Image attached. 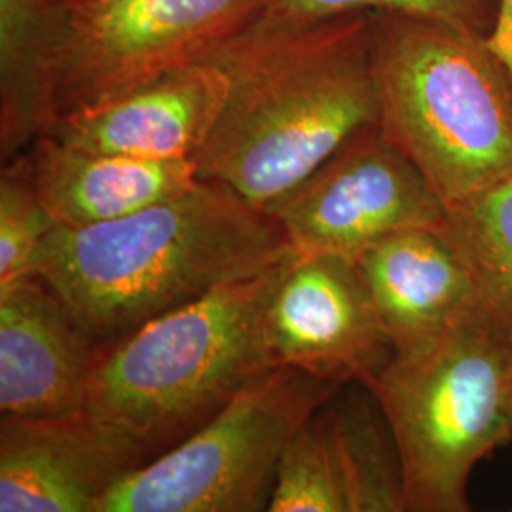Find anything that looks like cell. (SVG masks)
Masks as SVG:
<instances>
[{
  "instance_id": "3957f363",
  "label": "cell",
  "mask_w": 512,
  "mask_h": 512,
  "mask_svg": "<svg viewBox=\"0 0 512 512\" xmlns=\"http://www.w3.org/2000/svg\"><path fill=\"white\" fill-rule=\"evenodd\" d=\"M380 126L446 207L512 175V80L488 37L376 12Z\"/></svg>"
},
{
  "instance_id": "7c38bea8",
  "label": "cell",
  "mask_w": 512,
  "mask_h": 512,
  "mask_svg": "<svg viewBox=\"0 0 512 512\" xmlns=\"http://www.w3.org/2000/svg\"><path fill=\"white\" fill-rule=\"evenodd\" d=\"M95 340L42 277L0 289V412L14 418L82 410Z\"/></svg>"
},
{
  "instance_id": "2e32d148",
  "label": "cell",
  "mask_w": 512,
  "mask_h": 512,
  "mask_svg": "<svg viewBox=\"0 0 512 512\" xmlns=\"http://www.w3.org/2000/svg\"><path fill=\"white\" fill-rule=\"evenodd\" d=\"M344 387L319 414L344 478L349 512L406 511L403 467L384 412L365 385Z\"/></svg>"
},
{
  "instance_id": "8fae6325",
  "label": "cell",
  "mask_w": 512,
  "mask_h": 512,
  "mask_svg": "<svg viewBox=\"0 0 512 512\" xmlns=\"http://www.w3.org/2000/svg\"><path fill=\"white\" fill-rule=\"evenodd\" d=\"M228 95V74L215 63L200 61L61 114L46 135L92 152L194 160L217 128Z\"/></svg>"
},
{
  "instance_id": "ba28073f",
  "label": "cell",
  "mask_w": 512,
  "mask_h": 512,
  "mask_svg": "<svg viewBox=\"0 0 512 512\" xmlns=\"http://www.w3.org/2000/svg\"><path fill=\"white\" fill-rule=\"evenodd\" d=\"M270 213L296 255L357 260L412 228H435L446 205L380 122L361 129Z\"/></svg>"
},
{
  "instance_id": "ac0fdd59",
  "label": "cell",
  "mask_w": 512,
  "mask_h": 512,
  "mask_svg": "<svg viewBox=\"0 0 512 512\" xmlns=\"http://www.w3.org/2000/svg\"><path fill=\"white\" fill-rule=\"evenodd\" d=\"M268 512H349L344 478L319 410L287 442Z\"/></svg>"
},
{
  "instance_id": "9a60e30c",
  "label": "cell",
  "mask_w": 512,
  "mask_h": 512,
  "mask_svg": "<svg viewBox=\"0 0 512 512\" xmlns=\"http://www.w3.org/2000/svg\"><path fill=\"white\" fill-rule=\"evenodd\" d=\"M67 0H0V156L23 154L54 124V65Z\"/></svg>"
},
{
  "instance_id": "e0dca14e",
  "label": "cell",
  "mask_w": 512,
  "mask_h": 512,
  "mask_svg": "<svg viewBox=\"0 0 512 512\" xmlns=\"http://www.w3.org/2000/svg\"><path fill=\"white\" fill-rule=\"evenodd\" d=\"M435 230L467 266L480 310L512 340V175L446 207Z\"/></svg>"
},
{
  "instance_id": "30bf717a",
  "label": "cell",
  "mask_w": 512,
  "mask_h": 512,
  "mask_svg": "<svg viewBox=\"0 0 512 512\" xmlns=\"http://www.w3.org/2000/svg\"><path fill=\"white\" fill-rule=\"evenodd\" d=\"M147 446L86 408L0 420V512H97Z\"/></svg>"
},
{
  "instance_id": "ffe728a7",
  "label": "cell",
  "mask_w": 512,
  "mask_h": 512,
  "mask_svg": "<svg viewBox=\"0 0 512 512\" xmlns=\"http://www.w3.org/2000/svg\"><path fill=\"white\" fill-rule=\"evenodd\" d=\"M499 0H270L262 18L272 21H315L355 12H387L435 19L488 37Z\"/></svg>"
},
{
  "instance_id": "277c9868",
  "label": "cell",
  "mask_w": 512,
  "mask_h": 512,
  "mask_svg": "<svg viewBox=\"0 0 512 512\" xmlns=\"http://www.w3.org/2000/svg\"><path fill=\"white\" fill-rule=\"evenodd\" d=\"M294 256L97 349L84 408L145 446L213 416L243 385L277 366L266 317Z\"/></svg>"
},
{
  "instance_id": "4fadbf2b",
  "label": "cell",
  "mask_w": 512,
  "mask_h": 512,
  "mask_svg": "<svg viewBox=\"0 0 512 512\" xmlns=\"http://www.w3.org/2000/svg\"><path fill=\"white\" fill-rule=\"evenodd\" d=\"M355 264L395 355L431 344L480 308L467 266L435 228L389 236Z\"/></svg>"
},
{
  "instance_id": "9c48e42d",
  "label": "cell",
  "mask_w": 512,
  "mask_h": 512,
  "mask_svg": "<svg viewBox=\"0 0 512 512\" xmlns=\"http://www.w3.org/2000/svg\"><path fill=\"white\" fill-rule=\"evenodd\" d=\"M277 365L368 387L395 357L355 260L296 255L266 317Z\"/></svg>"
},
{
  "instance_id": "5bb4252c",
  "label": "cell",
  "mask_w": 512,
  "mask_h": 512,
  "mask_svg": "<svg viewBox=\"0 0 512 512\" xmlns=\"http://www.w3.org/2000/svg\"><path fill=\"white\" fill-rule=\"evenodd\" d=\"M40 200L59 226L124 219L198 183L196 160H143L92 152L42 135L25 150Z\"/></svg>"
},
{
  "instance_id": "52a82bcc",
  "label": "cell",
  "mask_w": 512,
  "mask_h": 512,
  "mask_svg": "<svg viewBox=\"0 0 512 512\" xmlns=\"http://www.w3.org/2000/svg\"><path fill=\"white\" fill-rule=\"evenodd\" d=\"M270 0H67L54 65V122L200 63L264 14ZM54 126V124H52Z\"/></svg>"
},
{
  "instance_id": "7a4b0ae2",
  "label": "cell",
  "mask_w": 512,
  "mask_h": 512,
  "mask_svg": "<svg viewBox=\"0 0 512 512\" xmlns=\"http://www.w3.org/2000/svg\"><path fill=\"white\" fill-rule=\"evenodd\" d=\"M294 253L277 220L230 186L200 179L179 196L84 228L57 226L37 275L95 342Z\"/></svg>"
},
{
  "instance_id": "44dd1931",
  "label": "cell",
  "mask_w": 512,
  "mask_h": 512,
  "mask_svg": "<svg viewBox=\"0 0 512 512\" xmlns=\"http://www.w3.org/2000/svg\"><path fill=\"white\" fill-rule=\"evenodd\" d=\"M488 42L512 80V0H499Z\"/></svg>"
},
{
  "instance_id": "8992f818",
  "label": "cell",
  "mask_w": 512,
  "mask_h": 512,
  "mask_svg": "<svg viewBox=\"0 0 512 512\" xmlns=\"http://www.w3.org/2000/svg\"><path fill=\"white\" fill-rule=\"evenodd\" d=\"M344 385L294 366L266 370L184 442L122 478L97 512L268 511L287 442Z\"/></svg>"
},
{
  "instance_id": "5b68a950",
  "label": "cell",
  "mask_w": 512,
  "mask_h": 512,
  "mask_svg": "<svg viewBox=\"0 0 512 512\" xmlns=\"http://www.w3.org/2000/svg\"><path fill=\"white\" fill-rule=\"evenodd\" d=\"M368 389L399 450L406 511H471L476 465L512 442L511 338L478 308Z\"/></svg>"
},
{
  "instance_id": "6da1fadb",
  "label": "cell",
  "mask_w": 512,
  "mask_h": 512,
  "mask_svg": "<svg viewBox=\"0 0 512 512\" xmlns=\"http://www.w3.org/2000/svg\"><path fill=\"white\" fill-rule=\"evenodd\" d=\"M205 61L230 78L198 179L268 211L361 129L380 122L370 14L256 19Z\"/></svg>"
},
{
  "instance_id": "d6986e66",
  "label": "cell",
  "mask_w": 512,
  "mask_h": 512,
  "mask_svg": "<svg viewBox=\"0 0 512 512\" xmlns=\"http://www.w3.org/2000/svg\"><path fill=\"white\" fill-rule=\"evenodd\" d=\"M59 224L40 200L23 154L0 173V289L37 275L38 256Z\"/></svg>"
}]
</instances>
